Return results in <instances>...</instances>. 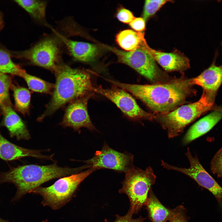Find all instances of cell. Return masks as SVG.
<instances>
[{
	"label": "cell",
	"instance_id": "cell-1",
	"mask_svg": "<svg viewBox=\"0 0 222 222\" xmlns=\"http://www.w3.org/2000/svg\"><path fill=\"white\" fill-rule=\"evenodd\" d=\"M58 25L56 29L51 28V33L44 35L29 48L11 51L12 57L54 72L63 62L65 40L77 34L75 24L69 19L62 20Z\"/></svg>",
	"mask_w": 222,
	"mask_h": 222
},
{
	"label": "cell",
	"instance_id": "cell-2",
	"mask_svg": "<svg viewBox=\"0 0 222 222\" xmlns=\"http://www.w3.org/2000/svg\"><path fill=\"white\" fill-rule=\"evenodd\" d=\"M191 79H179L165 84H131L107 79L115 86L128 91L153 111L166 114L185 101L191 92Z\"/></svg>",
	"mask_w": 222,
	"mask_h": 222
},
{
	"label": "cell",
	"instance_id": "cell-3",
	"mask_svg": "<svg viewBox=\"0 0 222 222\" xmlns=\"http://www.w3.org/2000/svg\"><path fill=\"white\" fill-rule=\"evenodd\" d=\"M53 72L56 81L52 97L45 111L38 118L39 121L66 104L93 92L91 76L85 71L73 68L63 62Z\"/></svg>",
	"mask_w": 222,
	"mask_h": 222
},
{
	"label": "cell",
	"instance_id": "cell-4",
	"mask_svg": "<svg viewBox=\"0 0 222 222\" xmlns=\"http://www.w3.org/2000/svg\"><path fill=\"white\" fill-rule=\"evenodd\" d=\"M86 166L74 168L61 167L56 163L44 166L31 164L18 166L10 168L6 172H0V183L14 184L17 191L14 200H18L44 183L78 173L86 168Z\"/></svg>",
	"mask_w": 222,
	"mask_h": 222
},
{
	"label": "cell",
	"instance_id": "cell-5",
	"mask_svg": "<svg viewBox=\"0 0 222 222\" xmlns=\"http://www.w3.org/2000/svg\"><path fill=\"white\" fill-rule=\"evenodd\" d=\"M98 169L91 167L81 172L62 177L47 187H39L30 193L40 195L41 204L54 210L59 209L74 197L81 183L93 172Z\"/></svg>",
	"mask_w": 222,
	"mask_h": 222
},
{
	"label": "cell",
	"instance_id": "cell-6",
	"mask_svg": "<svg viewBox=\"0 0 222 222\" xmlns=\"http://www.w3.org/2000/svg\"><path fill=\"white\" fill-rule=\"evenodd\" d=\"M215 99L203 91L197 101L180 106L160 116L159 122L163 128L167 130L169 138L179 136L187 125L200 115L216 109L214 106Z\"/></svg>",
	"mask_w": 222,
	"mask_h": 222
},
{
	"label": "cell",
	"instance_id": "cell-7",
	"mask_svg": "<svg viewBox=\"0 0 222 222\" xmlns=\"http://www.w3.org/2000/svg\"><path fill=\"white\" fill-rule=\"evenodd\" d=\"M125 173L122 187L119 192L128 196L130 206L128 212L133 215L146 205L148 192L155 182L156 176L150 166L145 170L134 166Z\"/></svg>",
	"mask_w": 222,
	"mask_h": 222
},
{
	"label": "cell",
	"instance_id": "cell-8",
	"mask_svg": "<svg viewBox=\"0 0 222 222\" xmlns=\"http://www.w3.org/2000/svg\"><path fill=\"white\" fill-rule=\"evenodd\" d=\"M101 46L114 53L117 57L118 62L129 66L149 80L156 81L162 76V72L155 61L142 44L136 50L130 51L105 44Z\"/></svg>",
	"mask_w": 222,
	"mask_h": 222
},
{
	"label": "cell",
	"instance_id": "cell-9",
	"mask_svg": "<svg viewBox=\"0 0 222 222\" xmlns=\"http://www.w3.org/2000/svg\"><path fill=\"white\" fill-rule=\"evenodd\" d=\"M190 164L188 168H182L170 165L163 161L161 166L165 168L177 171L189 176L199 185L206 188L219 202L222 199V187L202 166L197 156H192L189 148L185 153Z\"/></svg>",
	"mask_w": 222,
	"mask_h": 222
},
{
	"label": "cell",
	"instance_id": "cell-10",
	"mask_svg": "<svg viewBox=\"0 0 222 222\" xmlns=\"http://www.w3.org/2000/svg\"><path fill=\"white\" fill-rule=\"evenodd\" d=\"M93 91L111 101L130 119L151 120L155 118L153 115L140 108L134 98L121 88L116 86L109 88H105L101 86L94 87Z\"/></svg>",
	"mask_w": 222,
	"mask_h": 222
},
{
	"label": "cell",
	"instance_id": "cell-11",
	"mask_svg": "<svg viewBox=\"0 0 222 222\" xmlns=\"http://www.w3.org/2000/svg\"><path fill=\"white\" fill-rule=\"evenodd\" d=\"M133 161L131 154L119 152L105 143L101 150L96 151L93 157L83 162L98 170L106 168L125 173L134 166Z\"/></svg>",
	"mask_w": 222,
	"mask_h": 222
},
{
	"label": "cell",
	"instance_id": "cell-12",
	"mask_svg": "<svg viewBox=\"0 0 222 222\" xmlns=\"http://www.w3.org/2000/svg\"><path fill=\"white\" fill-rule=\"evenodd\" d=\"M92 93L76 99L69 103L60 124L63 127H71L79 132L80 128H87L91 131L97 130L88 115L87 104Z\"/></svg>",
	"mask_w": 222,
	"mask_h": 222
},
{
	"label": "cell",
	"instance_id": "cell-13",
	"mask_svg": "<svg viewBox=\"0 0 222 222\" xmlns=\"http://www.w3.org/2000/svg\"><path fill=\"white\" fill-rule=\"evenodd\" d=\"M142 45L155 61L166 71L182 72L190 67L189 60L180 52L167 53L154 50L148 45L145 39Z\"/></svg>",
	"mask_w": 222,
	"mask_h": 222
},
{
	"label": "cell",
	"instance_id": "cell-14",
	"mask_svg": "<svg viewBox=\"0 0 222 222\" xmlns=\"http://www.w3.org/2000/svg\"><path fill=\"white\" fill-rule=\"evenodd\" d=\"M215 60V59L208 68L191 80L192 85L201 86L204 91L215 97L222 83V65H216Z\"/></svg>",
	"mask_w": 222,
	"mask_h": 222
},
{
	"label": "cell",
	"instance_id": "cell-15",
	"mask_svg": "<svg viewBox=\"0 0 222 222\" xmlns=\"http://www.w3.org/2000/svg\"><path fill=\"white\" fill-rule=\"evenodd\" d=\"M65 51L73 60L89 63L94 61L100 53L97 45L87 42L67 39L65 41Z\"/></svg>",
	"mask_w": 222,
	"mask_h": 222
},
{
	"label": "cell",
	"instance_id": "cell-16",
	"mask_svg": "<svg viewBox=\"0 0 222 222\" xmlns=\"http://www.w3.org/2000/svg\"><path fill=\"white\" fill-rule=\"evenodd\" d=\"M41 151L25 148L14 144L5 138L0 131V158L6 161H13L26 157H32L52 160L53 155H44L41 153Z\"/></svg>",
	"mask_w": 222,
	"mask_h": 222
},
{
	"label": "cell",
	"instance_id": "cell-17",
	"mask_svg": "<svg viewBox=\"0 0 222 222\" xmlns=\"http://www.w3.org/2000/svg\"><path fill=\"white\" fill-rule=\"evenodd\" d=\"M222 119V109L217 108L194 124L187 132L183 143L187 144L211 130Z\"/></svg>",
	"mask_w": 222,
	"mask_h": 222
},
{
	"label": "cell",
	"instance_id": "cell-18",
	"mask_svg": "<svg viewBox=\"0 0 222 222\" xmlns=\"http://www.w3.org/2000/svg\"><path fill=\"white\" fill-rule=\"evenodd\" d=\"M3 119L1 124L8 130L11 138L16 137L18 140H28L31 138L24 123L12 108V105L2 109Z\"/></svg>",
	"mask_w": 222,
	"mask_h": 222
},
{
	"label": "cell",
	"instance_id": "cell-19",
	"mask_svg": "<svg viewBox=\"0 0 222 222\" xmlns=\"http://www.w3.org/2000/svg\"><path fill=\"white\" fill-rule=\"evenodd\" d=\"M20 7L25 10L35 22L43 25L51 27L46 20L47 1L39 0H15Z\"/></svg>",
	"mask_w": 222,
	"mask_h": 222
},
{
	"label": "cell",
	"instance_id": "cell-20",
	"mask_svg": "<svg viewBox=\"0 0 222 222\" xmlns=\"http://www.w3.org/2000/svg\"><path fill=\"white\" fill-rule=\"evenodd\" d=\"M144 33L127 29L119 31L116 36V41L122 50L134 51L140 47L145 39Z\"/></svg>",
	"mask_w": 222,
	"mask_h": 222
},
{
	"label": "cell",
	"instance_id": "cell-21",
	"mask_svg": "<svg viewBox=\"0 0 222 222\" xmlns=\"http://www.w3.org/2000/svg\"><path fill=\"white\" fill-rule=\"evenodd\" d=\"M146 205L149 217L152 222H166L168 221L171 210L164 206L151 190L150 191Z\"/></svg>",
	"mask_w": 222,
	"mask_h": 222
},
{
	"label": "cell",
	"instance_id": "cell-22",
	"mask_svg": "<svg viewBox=\"0 0 222 222\" xmlns=\"http://www.w3.org/2000/svg\"><path fill=\"white\" fill-rule=\"evenodd\" d=\"M13 93L15 108L24 115L29 113L31 94L27 88L12 83L11 87Z\"/></svg>",
	"mask_w": 222,
	"mask_h": 222
},
{
	"label": "cell",
	"instance_id": "cell-23",
	"mask_svg": "<svg viewBox=\"0 0 222 222\" xmlns=\"http://www.w3.org/2000/svg\"><path fill=\"white\" fill-rule=\"evenodd\" d=\"M10 51L0 45V72L21 76L24 70L12 59Z\"/></svg>",
	"mask_w": 222,
	"mask_h": 222
},
{
	"label": "cell",
	"instance_id": "cell-24",
	"mask_svg": "<svg viewBox=\"0 0 222 222\" xmlns=\"http://www.w3.org/2000/svg\"><path fill=\"white\" fill-rule=\"evenodd\" d=\"M26 82L31 91L43 93H52L55 84L45 81L35 76L30 75L25 70L21 76Z\"/></svg>",
	"mask_w": 222,
	"mask_h": 222
},
{
	"label": "cell",
	"instance_id": "cell-25",
	"mask_svg": "<svg viewBox=\"0 0 222 222\" xmlns=\"http://www.w3.org/2000/svg\"><path fill=\"white\" fill-rule=\"evenodd\" d=\"M12 83L11 78L6 74L0 72V108L1 109L12 105L9 91Z\"/></svg>",
	"mask_w": 222,
	"mask_h": 222
},
{
	"label": "cell",
	"instance_id": "cell-26",
	"mask_svg": "<svg viewBox=\"0 0 222 222\" xmlns=\"http://www.w3.org/2000/svg\"><path fill=\"white\" fill-rule=\"evenodd\" d=\"M172 1L147 0L145 1L142 12V18L146 21L154 15L165 4Z\"/></svg>",
	"mask_w": 222,
	"mask_h": 222
},
{
	"label": "cell",
	"instance_id": "cell-27",
	"mask_svg": "<svg viewBox=\"0 0 222 222\" xmlns=\"http://www.w3.org/2000/svg\"><path fill=\"white\" fill-rule=\"evenodd\" d=\"M211 169L214 174L222 178V148L212 158L211 163Z\"/></svg>",
	"mask_w": 222,
	"mask_h": 222
},
{
	"label": "cell",
	"instance_id": "cell-28",
	"mask_svg": "<svg viewBox=\"0 0 222 222\" xmlns=\"http://www.w3.org/2000/svg\"><path fill=\"white\" fill-rule=\"evenodd\" d=\"M169 222H188L185 208L179 206L172 210L168 220Z\"/></svg>",
	"mask_w": 222,
	"mask_h": 222
},
{
	"label": "cell",
	"instance_id": "cell-29",
	"mask_svg": "<svg viewBox=\"0 0 222 222\" xmlns=\"http://www.w3.org/2000/svg\"><path fill=\"white\" fill-rule=\"evenodd\" d=\"M116 17L120 22L125 24H129L135 17L131 11L123 7L117 10Z\"/></svg>",
	"mask_w": 222,
	"mask_h": 222
},
{
	"label": "cell",
	"instance_id": "cell-30",
	"mask_svg": "<svg viewBox=\"0 0 222 222\" xmlns=\"http://www.w3.org/2000/svg\"><path fill=\"white\" fill-rule=\"evenodd\" d=\"M129 24L136 32H142L145 29L146 21L142 17H135Z\"/></svg>",
	"mask_w": 222,
	"mask_h": 222
},
{
	"label": "cell",
	"instance_id": "cell-31",
	"mask_svg": "<svg viewBox=\"0 0 222 222\" xmlns=\"http://www.w3.org/2000/svg\"><path fill=\"white\" fill-rule=\"evenodd\" d=\"M133 214L129 212L124 216H120L118 215L116 216V219L113 222H143L145 218L140 216L136 219L132 218ZM105 222H109L107 219H105Z\"/></svg>",
	"mask_w": 222,
	"mask_h": 222
},
{
	"label": "cell",
	"instance_id": "cell-32",
	"mask_svg": "<svg viewBox=\"0 0 222 222\" xmlns=\"http://www.w3.org/2000/svg\"><path fill=\"white\" fill-rule=\"evenodd\" d=\"M5 25L3 15L2 13L0 10V31L3 28Z\"/></svg>",
	"mask_w": 222,
	"mask_h": 222
},
{
	"label": "cell",
	"instance_id": "cell-33",
	"mask_svg": "<svg viewBox=\"0 0 222 222\" xmlns=\"http://www.w3.org/2000/svg\"><path fill=\"white\" fill-rule=\"evenodd\" d=\"M0 222H9L7 221L2 220L0 218Z\"/></svg>",
	"mask_w": 222,
	"mask_h": 222
},
{
	"label": "cell",
	"instance_id": "cell-34",
	"mask_svg": "<svg viewBox=\"0 0 222 222\" xmlns=\"http://www.w3.org/2000/svg\"><path fill=\"white\" fill-rule=\"evenodd\" d=\"M219 202H220V205H221V206H222V199H221V200Z\"/></svg>",
	"mask_w": 222,
	"mask_h": 222
},
{
	"label": "cell",
	"instance_id": "cell-35",
	"mask_svg": "<svg viewBox=\"0 0 222 222\" xmlns=\"http://www.w3.org/2000/svg\"><path fill=\"white\" fill-rule=\"evenodd\" d=\"M42 222H48V221L47 220H45L43 221Z\"/></svg>",
	"mask_w": 222,
	"mask_h": 222
}]
</instances>
